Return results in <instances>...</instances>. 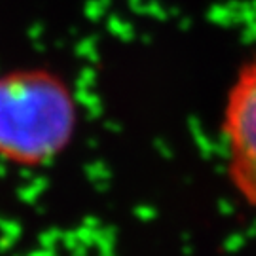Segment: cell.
I'll use <instances>...</instances> for the list:
<instances>
[{
    "instance_id": "cell-1",
    "label": "cell",
    "mask_w": 256,
    "mask_h": 256,
    "mask_svg": "<svg viewBox=\"0 0 256 256\" xmlns=\"http://www.w3.org/2000/svg\"><path fill=\"white\" fill-rule=\"evenodd\" d=\"M80 106L72 86L46 66L0 72V162L21 169L54 164L72 144Z\"/></svg>"
},
{
    "instance_id": "cell-2",
    "label": "cell",
    "mask_w": 256,
    "mask_h": 256,
    "mask_svg": "<svg viewBox=\"0 0 256 256\" xmlns=\"http://www.w3.org/2000/svg\"><path fill=\"white\" fill-rule=\"evenodd\" d=\"M220 135L230 184L256 210V55L239 66L226 93Z\"/></svg>"
}]
</instances>
